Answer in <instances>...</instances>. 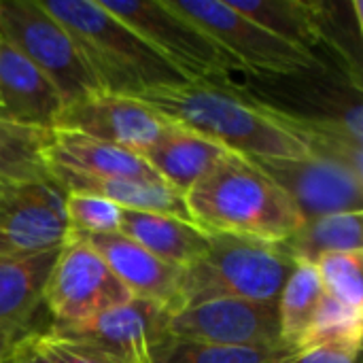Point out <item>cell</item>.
<instances>
[{"label": "cell", "mask_w": 363, "mask_h": 363, "mask_svg": "<svg viewBox=\"0 0 363 363\" xmlns=\"http://www.w3.org/2000/svg\"><path fill=\"white\" fill-rule=\"evenodd\" d=\"M164 121L198 132L228 151L249 160H300L304 143L272 104L247 100L208 81L177 83L138 96Z\"/></svg>", "instance_id": "cell-1"}, {"label": "cell", "mask_w": 363, "mask_h": 363, "mask_svg": "<svg viewBox=\"0 0 363 363\" xmlns=\"http://www.w3.org/2000/svg\"><path fill=\"white\" fill-rule=\"evenodd\" d=\"M189 221L206 234L285 242L304 219L289 196L249 157L228 153L185 194Z\"/></svg>", "instance_id": "cell-2"}, {"label": "cell", "mask_w": 363, "mask_h": 363, "mask_svg": "<svg viewBox=\"0 0 363 363\" xmlns=\"http://www.w3.org/2000/svg\"><path fill=\"white\" fill-rule=\"evenodd\" d=\"M40 4L68 30L102 91L138 98L151 89L187 83L100 0H40Z\"/></svg>", "instance_id": "cell-3"}, {"label": "cell", "mask_w": 363, "mask_h": 363, "mask_svg": "<svg viewBox=\"0 0 363 363\" xmlns=\"http://www.w3.org/2000/svg\"><path fill=\"white\" fill-rule=\"evenodd\" d=\"M294 266L283 245L211 234L208 251L181 270L179 311L213 300L279 302Z\"/></svg>", "instance_id": "cell-4"}, {"label": "cell", "mask_w": 363, "mask_h": 363, "mask_svg": "<svg viewBox=\"0 0 363 363\" xmlns=\"http://www.w3.org/2000/svg\"><path fill=\"white\" fill-rule=\"evenodd\" d=\"M187 83L225 81L245 68L168 0H100Z\"/></svg>", "instance_id": "cell-5"}, {"label": "cell", "mask_w": 363, "mask_h": 363, "mask_svg": "<svg viewBox=\"0 0 363 363\" xmlns=\"http://www.w3.org/2000/svg\"><path fill=\"white\" fill-rule=\"evenodd\" d=\"M0 36L53 83L64 106L100 89L72 36L40 0H0Z\"/></svg>", "instance_id": "cell-6"}, {"label": "cell", "mask_w": 363, "mask_h": 363, "mask_svg": "<svg viewBox=\"0 0 363 363\" xmlns=\"http://www.w3.org/2000/svg\"><path fill=\"white\" fill-rule=\"evenodd\" d=\"M179 13L198 23L245 70L274 77H298L321 68L317 55L306 53L270 34L225 0H168Z\"/></svg>", "instance_id": "cell-7"}, {"label": "cell", "mask_w": 363, "mask_h": 363, "mask_svg": "<svg viewBox=\"0 0 363 363\" xmlns=\"http://www.w3.org/2000/svg\"><path fill=\"white\" fill-rule=\"evenodd\" d=\"M134 300L104 259L85 242L68 240L49 272L43 306L53 328H70Z\"/></svg>", "instance_id": "cell-8"}, {"label": "cell", "mask_w": 363, "mask_h": 363, "mask_svg": "<svg viewBox=\"0 0 363 363\" xmlns=\"http://www.w3.org/2000/svg\"><path fill=\"white\" fill-rule=\"evenodd\" d=\"M66 191L55 181L0 185V257H32L68 242Z\"/></svg>", "instance_id": "cell-9"}, {"label": "cell", "mask_w": 363, "mask_h": 363, "mask_svg": "<svg viewBox=\"0 0 363 363\" xmlns=\"http://www.w3.org/2000/svg\"><path fill=\"white\" fill-rule=\"evenodd\" d=\"M160 338L232 347H285L279 302L213 300L164 315Z\"/></svg>", "instance_id": "cell-10"}, {"label": "cell", "mask_w": 363, "mask_h": 363, "mask_svg": "<svg viewBox=\"0 0 363 363\" xmlns=\"http://www.w3.org/2000/svg\"><path fill=\"white\" fill-rule=\"evenodd\" d=\"M251 162L289 196L304 221L336 213H362L363 177L338 162L317 155Z\"/></svg>", "instance_id": "cell-11"}, {"label": "cell", "mask_w": 363, "mask_h": 363, "mask_svg": "<svg viewBox=\"0 0 363 363\" xmlns=\"http://www.w3.org/2000/svg\"><path fill=\"white\" fill-rule=\"evenodd\" d=\"M164 123L166 121L140 100L98 89L66 104L55 128L143 155L157 140Z\"/></svg>", "instance_id": "cell-12"}, {"label": "cell", "mask_w": 363, "mask_h": 363, "mask_svg": "<svg viewBox=\"0 0 363 363\" xmlns=\"http://www.w3.org/2000/svg\"><path fill=\"white\" fill-rule=\"evenodd\" d=\"M164 313L147 302L130 300L70 328H49L51 334L77 340L113 363H151V349L160 338Z\"/></svg>", "instance_id": "cell-13"}, {"label": "cell", "mask_w": 363, "mask_h": 363, "mask_svg": "<svg viewBox=\"0 0 363 363\" xmlns=\"http://www.w3.org/2000/svg\"><path fill=\"white\" fill-rule=\"evenodd\" d=\"M68 240L89 245L134 300L153 304L164 315H174L179 311L181 270L164 264L121 232L68 236Z\"/></svg>", "instance_id": "cell-14"}, {"label": "cell", "mask_w": 363, "mask_h": 363, "mask_svg": "<svg viewBox=\"0 0 363 363\" xmlns=\"http://www.w3.org/2000/svg\"><path fill=\"white\" fill-rule=\"evenodd\" d=\"M64 102L53 83L0 36V117L53 130Z\"/></svg>", "instance_id": "cell-15"}, {"label": "cell", "mask_w": 363, "mask_h": 363, "mask_svg": "<svg viewBox=\"0 0 363 363\" xmlns=\"http://www.w3.org/2000/svg\"><path fill=\"white\" fill-rule=\"evenodd\" d=\"M45 162L51 174L70 172L79 177L162 181L140 155L60 128L47 132Z\"/></svg>", "instance_id": "cell-16"}, {"label": "cell", "mask_w": 363, "mask_h": 363, "mask_svg": "<svg viewBox=\"0 0 363 363\" xmlns=\"http://www.w3.org/2000/svg\"><path fill=\"white\" fill-rule=\"evenodd\" d=\"M228 153L232 151L215 140L166 121L157 140L140 157L168 187L185 196L187 189Z\"/></svg>", "instance_id": "cell-17"}, {"label": "cell", "mask_w": 363, "mask_h": 363, "mask_svg": "<svg viewBox=\"0 0 363 363\" xmlns=\"http://www.w3.org/2000/svg\"><path fill=\"white\" fill-rule=\"evenodd\" d=\"M119 232L177 270L194 266L208 251L211 242V234L191 221L140 211H121Z\"/></svg>", "instance_id": "cell-18"}, {"label": "cell", "mask_w": 363, "mask_h": 363, "mask_svg": "<svg viewBox=\"0 0 363 363\" xmlns=\"http://www.w3.org/2000/svg\"><path fill=\"white\" fill-rule=\"evenodd\" d=\"M57 253L60 251L32 257H0V332L32 330Z\"/></svg>", "instance_id": "cell-19"}, {"label": "cell", "mask_w": 363, "mask_h": 363, "mask_svg": "<svg viewBox=\"0 0 363 363\" xmlns=\"http://www.w3.org/2000/svg\"><path fill=\"white\" fill-rule=\"evenodd\" d=\"M53 181L64 191H81L104 198L121 211H140L172 215L189 221L185 196L174 191L162 181H138V179H102V177H79L70 172H53Z\"/></svg>", "instance_id": "cell-20"}, {"label": "cell", "mask_w": 363, "mask_h": 363, "mask_svg": "<svg viewBox=\"0 0 363 363\" xmlns=\"http://www.w3.org/2000/svg\"><path fill=\"white\" fill-rule=\"evenodd\" d=\"M236 13L249 17L285 43L313 53L328 40L325 2L306 0H225Z\"/></svg>", "instance_id": "cell-21"}, {"label": "cell", "mask_w": 363, "mask_h": 363, "mask_svg": "<svg viewBox=\"0 0 363 363\" xmlns=\"http://www.w3.org/2000/svg\"><path fill=\"white\" fill-rule=\"evenodd\" d=\"M294 264H315L330 253H363L362 213H336L308 219L281 242Z\"/></svg>", "instance_id": "cell-22"}, {"label": "cell", "mask_w": 363, "mask_h": 363, "mask_svg": "<svg viewBox=\"0 0 363 363\" xmlns=\"http://www.w3.org/2000/svg\"><path fill=\"white\" fill-rule=\"evenodd\" d=\"M47 132L0 117V185L53 181L45 162Z\"/></svg>", "instance_id": "cell-23"}, {"label": "cell", "mask_w": 363, "mask_h": 363, "mask_svg": "<svg viewBox=\"0 0 363 363\" xmlns=\"http://www.w3.org/2000/svg\"><path fill=\"white\" fill-rule=\"evenodd\" d=\"M298 353L289 347H232L157 338L151 363H291Z\"/></svg>", "instance_id": "cell-24"}, {"label": "cell", "mask_w": 363, "mask_h": 363, "mask_svg": "<svg viewBox=\"0 0 363 363\" xmlns=\"http://www.w3.org/2000/svg\"><path fill=\"white\" fill-rule=\"evenodd\" d=\"M323 300V287L315 266L296 264L279 296V323L281 340L298 353Z\"/></svg>", "instance_id": "cell-25"}, {"label": "cell", "mask_w": 363, "mask_h": 363, "mask_svg": "<svg viewBox=\"0 0 363 363\" xmlns=\"http://www.w3.org/2000/svg\"><path fill=\"white\" fill-rule=\"evenodd\" d=\"M362 342L363 313H355L323 294L321 306L298 347V355L315 349L362 351Z\"/></svg>", "instance_id": "cell-26"}, {"label": "cell", "mask_w": 363, "mask_h": 363, "mask_svg": "<svg viewBox=\"0 0 363 363\" xmlns=\"http://www.w3.org/2000/svg\"><path fill=\"white\" fill-rule=\"evenodd\" d=\"M313 266L328 298L363 313V253H330Z\"/></svg>", "instance_id": "cell-27"}, {"label": "cell", "mask_w": 363, "mask_h": 363, "mask_svg": "<svg viewBox=\"0 0 363 363\" xmlns=\"http://www.w3.org/2000/svg\"><path fill=\"white\" fill-rule=\"evenodd\" d=\"M64 206L68 219V236L119 232L121 208L104 198L81 191H66Z\"/></svg>", "instance_id": "cell-28"}, {"label": "cell", "mask_w": 363, "mask_h": 363, "mask_svg": "<svg viewBox=\"0 0 363 363\" xmlns=\"http://www.w3.org/2000/svg\"><path fill=\"white\" fill-rule=\"evenodd\" d=\"M38 340L60 363H113L111 359H106L102 353H98L96 349L87 347V345H81L77 340L55 336L49 330L40 332Z\"/></svg>", "instance_id": "cell-29"}, {"label": "cell", "mask_w": 363, "mask_h": 363, "mask_svg": "<svg viewBox=\"0 0 363 363\" xmlns=\"http://www.w3.org/2000/svg\"><path fill=\"white\" fill-rule=\"evenodd\" d=\"M362 351H345V349H315L308 353H300L291 363H359Z\"/></svg>", "instance_id": "cell-30"}, {"label": "cell", "mask_w": 363, "mask_h": 363, "mask_svg": "<svg viewBox=\"0 0 363 363\" xmlns=\"http://www.w3.org/2000/svg\"><path fill=\"white\" fill-rule=\"evenodd\" d=\"M38 334L40 330H34L30 332L23 342L19 345V351H17V362L15 363H60L38 340Z\"/></svg>", "instance_id": "cell-31"}, {"label": "cell", "mask_w": 363, "mask_h": 363, "mask_svg": "<svg viewBox=\"0 0 363 363\" xmlns=\"http://www.w3.org/2000/svg\"><path fill=\"white\" fill-rule=\"evenodd\" d=\"M34 330H23V332H0V363H6L11 359L13 351L17 345Z\"/></svg>", "instance_id": "cell-32"}]
</instances>
